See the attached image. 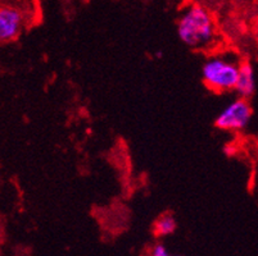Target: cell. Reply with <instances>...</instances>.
Wrapping results in <instances>:
<instances>
[{
  "instance_id": "277c9868",
  "label": "cell",
  "mask_w": 258,
  "mask_h": 256,
  "mask_svg": "<svg viewBox=\"0 0 258 256\" xmlns=\"http://www.w3.org/2000/svg\"><path fill=\"white\" fill-rule=\"evenodd\" d=\"M22 27V14L13 7H3L0 11V39L9 41L18 36Z\"/></svg>"
},
{
  "instance_id": "5b68a950",
  "label": "cell",
  "mask_w": 258,
  "mask_h": 256,
  "mask_svg": "<svg viewBox=\"0 0 258 256\" xmlns=\"http://www.w3.org/2000/svg\"><path fill=\"white\" fill-rule=\"evenodd\" d=\"M255 90L254 70L249 63H243L239 65V76L236 82L235 91L240 98L248 99L253 95Z\"/></svg>"
},
{
  "instance_id": "3957f363",
  "label": "cell",
  "mask_w": 258,
  "mask_h": 256,
  "mask_svg": "<svg viewBox=\"0 0 258 256\" xmlns=\"http://www.w3.org/2000/svg\"><path fill=\"white\" fill-rule=\"evenodd\" d=\"M250 118L252 108L249 103L247 102V99L239 98L221 110L216 118V126L224 131H239L249 124Z\"/></svg>"
},
{
  "instance_id": "6da1fadb",
  "label": "cell",
  "mask_w": 258,
  "mask_h": 256,
  "mask_svg": "<svg viewBox=\"0 0 258 256\" xmlns=\"http://www.w3.org/2000/svg\"><path fill=\"white\" fill-rule=\"evenodd\" d=\"M215 26L208 12L201 6L190 7L179 22L177 34L181 41L189 46L207 44L213 37Z\"/></svg>"
},
{
  "instance_id": "8992f818",
  "label": "cell",
  "mask_w": 258,
  "mask_h": 256,
  "mask_svg": "<svg viewBox=\"0 0 258 256\" xmlns=\"http://www.w3.org/2000/svg\"><path fill=\"white\" fill-rule=\"evenodd\" d=\"M176 231V220L172 215H162L154 224V232L157 236H170Z\"/></svg>"
},
{
  "instance_id": "52a82bcc",
  "label": "cell",
  "mask_w": 258,
  "mask_h": 256,
  "mask_svg": "<svg viewBox=\"0 0 258 256\" xmlns=\"http://www.w3.org/2000/svg\"><path fill=\"white\" fill-rule=\"evenodd\" d=\"M152 256H175V255H171V253L168 252L167 248H166L163 245H157L154 246V248L152 250Z\"/></svg>"
},
{
  "instance_id": "7a4b0ae2",
  "label": "cell",
  "mask_w": 258,
  "mask_h": 256,
  "mask_svg": "<svg viewBox=\"0 0 258 256\" xmlns=\"http://www.w3.org/2000/svg\"><path fill=\"white\" fill-rule=\"evenodd\" d=\"M202 74H203L206 84L213 90H235L239 76V67L226 59L213 58L203 65Z\"/></svg>"
}]
</instances>
